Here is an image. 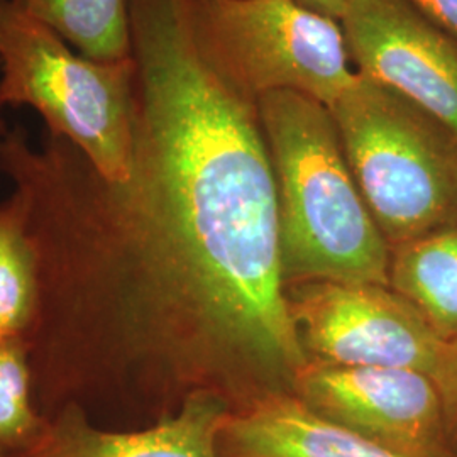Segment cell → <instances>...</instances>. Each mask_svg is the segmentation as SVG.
I'll use <instances>...</instances> for the list:
<instances>
[{
    "mask_svg": "<svg viewBox=\"0 0 457 457\" xmlns=\"http://www.w3.org/2000/svg\"><path fill=\"white\" fill-rule=\"evenodd\" d=\"M131 170L100 175L63 137L0 136L26 213L39 302L26 339L34 405L141 428L194 395L230 411L294 395L307 364L290 319L277 183L258 102L204 58L188 17L132 29Z\"/></svg>",
    "mask_w": 457,
    "mask_h": 457,
    "instance_id": "1",
    "label": "cell"
},
{
    "mask_svg": "<svg viewBox=\"0 0 457 457\" xmlns=\"http://www.w3.org/2000/svg\"><path fill=\"white\" fill-rule=\"evenodd\" d=\"M258 107L277 183L285 285L390 287V245L349 170L328 107L295 92L268 94Z\"/></svg>",
    "mask_w": 457,
    "mask_h": 457,
    "instance_id": "2",
    "label": "cell"
},
{
    "mask_svg": "<svg viewBox=\"0 0 457 457\" xmlns=\"http://www.w3.org/2000/svg\"><path fill=\"white\" fill-rule=\"evenodd\" d=\"M328 111L349 170L390 249L456 220V132L358 71Z\"/></svg>",
    "mask_w": 457,
    "mask_h": 457,
    "instance_id": "3",
    "label": "cell"
},
{
    "mask_svg": "<svg viewBox=\"0 0 457 457\" xmlns=\"http://www.w3.org/2000/svg\"><path fill=\"white\" fill-rule=\"evenodd\" d=\"M0 102L29 105L109 180L131 170L137 66L77 54L66 41L0 0Z\"/></svg>",
    "mask_w": 457,
    "mask_h": 457,
    "instance_id": "4",
    "label": "cell"
},
{
    "mask_svg": "<svg viewBox=\"0 0 457 457\" xmlns=\"http://www.w3.org/2000/svg\"><path fill=\"white\" fill-rule=\"evenodd\" d=\"M196 46L245 97L295 92L330 107L353 85L341 21L295 0H187Z\"/></svg>",
    "mask_w": 457,
    "mask_h": 457,
    "instance_id": "5",
    "label": "cell"
},
{
    "mask_svg": "<svg viewBox=\"0 0 457 457\" xmlns=\"http://www.w3.org/2000/svg\"><path fill=\"white\" fill-rule=\"evenodd\" d=\"M296 339L307 361L405 368L434 375L441 339L392 287L337 279L285 285Z\"/></svg>",
    "mask_w": 457,
    "mask_h": 457,
    "instance_id": "6",
    "label": "cell"
},
{
    "mask_svg": "<svg viewBox=\"0 0 457 457\" xmlns=\"http://www.w3.org/2000/svg\"><path fill=\"white\" fill-rule=\"evenodd\" d=\"M294 396L313 415L405 457H454L430 376L307 361Z\"/></svg>",
    "mask_w": 457,
    "mask_h": 457,
    "instance_id": "7",
    "label": "cell"
},
{
    "mask_svg": "<svg viewBox=\"0 0 457 457\" xmlns=\"http://www.w3.org/2000/svg\"><path fill=\"white\" fill-rule=\"evenodd\" d=\"M341 26L358 73L457 134V41L407 0H347Z\"/></svg>",
    "mask_w": 457,
    "mask_h": 457,
    "instance_id": "8",
    "label": "cell"
},
{
    "mask_svg": "<svg viewBox=\"0 0 457 457\" xmlns=\"http://www.w3.org/2000/svg\"><path fill=\"white\" fill-rule=\"evenodd\" d=\"M228 413V402L202 393L156 424L109 428L68 405L46 419L28 449L11 457H217V436Z\"/></svg>",
    "mask_w": 457,
    "mask_h": 457,
    "instance_id": "9",
    "label": "cell"
},
{
    "mask_svg": "<svg viewBox=\"0 0 457 457\" xmlns=\"http://www.w3.org/2000/svg\"><path fill=\"white\" fill-rule=\"evenodd\" d=\"M217 457H405L313 415L294 395L230 411Z\"/></svg>",
    "mask_w": 457,
    "mask_h": 457,
    "instance_id": "10",
    "label": "cell"
},
{
    "mask_svg": "<svg viewBox=\"0 0 457 457\" xmlns=\"http://www.w3.org/2000/svg\"><path fill=\"white\" fill-rule=\"evenodd\" d=\"M388 279L441 339H456L457 219L390 249Z\"/></svg>",
    "mask_w": 457,
    "mask_h": 457,
    "instance_id": "11",
    "label": "cell"
},
{
    "mask_svg": "<svg viewBox=\"0 0 457 457\" xmlns=\"http://www.w3.org/2000/svg\"><path fill=\"white\" fill-rule=\"evenodd\" d=\"M62 36L80 54L97 62L132 56L128 0H9Z\"/></svg>",
    "mask_w": 457,
    "mask_h": 457,
    "instance_id": "12",
    "label": "cell"
},
{
    "mask_svg": "<svg viewBox=\"0 0 457 457\" xmlns=\"http://www.w3.org/2000/svg\"><path fill=\"white\" fill-rule=\"evenodd\" d=\"M39 279L21 198L0 204V341L28 339L37 313Z\"/></svg>",
    "mask_w": 457,
    "mask_h": 457,
    "instance_id": "13",
    "label": "cell"
},
{
    "mask_svg": "<svg viewBox=\"0 0 457 457\" xmlns=\"http://www.w3.org/2000/svg\"><path fill=\"white\" fill-rule=\"evenodd\" d=\"M46 419L33 398V376L24 341H0V457L28 449Z\"/></svg>",
    "mask_w": 457,
    "mask_h": 457,
    "instance_id": "14",
    "label": "cell"
},
{
    "mask_svg": "<svg viewBox=\"0 0 457 457\" xmlns=\"http://www.w3.org/2000/svg\"><path fill=\"white\" fill-rule=\"evenodd\" d=\"M432 381L441 396L447 444L453 456L457 457V337L444 343Z\"/></svg>",
    "mask_w": 457,
    "mask_h": 457,
    "instance_id": "15",
    "label": "cell"
},
{
    "mask_svg": "<svg viewBox=\"0 0 457 457\" xmlns=\"http://www.w3.org/2000/svg\"><path fill=\"white\" fill-rule=\"evenodd\" d=\"M444 33L457 41V0H407Z\"/></svg>",
    "mask_w": 457,
    "mask_h": 457,
    "instance_id": "16",
    "label": "cell"
},
{
    "mask_svg": "<svg viewBox=\"0 0 457 457\" xmlns=\"http://www.w3.org/2000/svg\"><path fill=\"white\" fill-rule=\"evenodd\" d=\"M295 2H300L313 11H319L326 16L337 19V21H341L345 5H347V0H295Z\"/></svg>",
    "mask_w": 457,
    "mask_h": 457,
    "instance_id": "17",
    "label": "cell"
},
{
    "mask_svg": "<svg viewBox=\"0 0 457 457\" xmlns=\"http://www.w3.org/2000/svg\"><path fill=\"white\" fill-rule=\"evenodd\" d=\"M4 104L0 102V136L4 134V132H7V128H5V122H4V115H2V112H4Z\"/></svg>",
    "mask_w": 457,
    "mask_h": 457,
    "instance_id": "18",
    "label": "cell"
}]
</instances>
